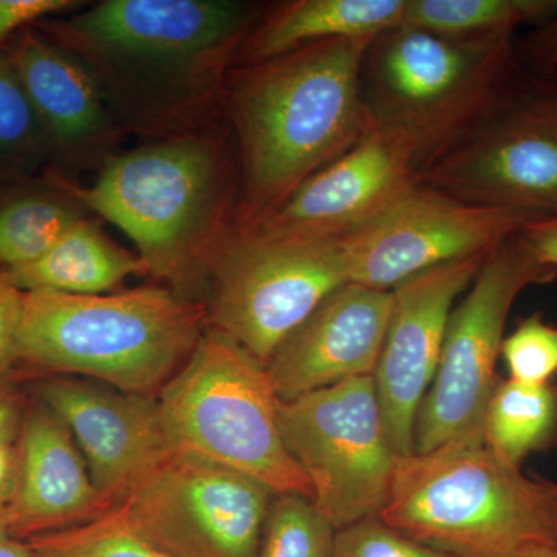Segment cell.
<instances>
[{"mask_svg":"<svg viewBox=\"0 0 557 557\" xmlns=\"http://www.w3.org/2000/svg\"><path fill=\"white\" fill-rule=\"evenodd\" d=\"M263 7L239 0H101L35 27L86 69L123 134L225 124L222 97Z\"/></svg>","mask_w":557,"mask_h":557,"instance_id":"obj_1","label":"cell"},{"mask_svg":"<svg viewBox=\"0 0 557 557\" xmlns=\"http://www.w3.org/2000/svg\"><path fill=\"white\" fill-rule=\"evenodd\" d=\"M372 40H324L231 69L222 116L239 160L236 228L265 218L372 129L361 87Z\"/></svg>","mask_w":557,"mask_h":557,"instance_id":"obj_2","label":"cell"},{"mask_svg":"<svg viewBox=\"0 0 557 557\" xmlns=\"http://www.w3.org/2000/svg\"><path fill=\"white\" fill-rule=\"evenodd\" d=\"M89 212L119 226L146 273L207 302L212 259L234 228L239 160L226 124L121 150L87 186L65 180Z\"/></svg>","mask_w":557,"mask_h":557,"instance_id":"obj_3","label":"cell"},{"mask_svg":"<svg viewBox=\"0 0 557 557\" xmlns=\"http://www.w3.org/2000/svg\"><path fill=\"white\" fill-rule=\"evenodd\" d=\"M379 519L453 557H522L557 544V485L457 440L397 458Z\"/></svg>","mask_w":557,"mask_h":557,"instance_id":"obj_4","label":"cell"},{"mask_svg":"<svg viewBox=\"0 0 557 557\" xmlns=\"http://www.w3.org/2000/svg\"><path fill=\"white\" fill-rule=\"evenodd\" d=\"M207 329V306L168 287L98 296L24 292L17 361L127 394L157 395Z\"/></svg>","mask_w":557,"mask_h":557,"instance_id":"obj_5","label":"cell"},{"mask_svg":"<svg viewBox=\"0 0 557 557\" xmlns=\"http://www.w3.org/2000/svg\"><path fill=\"white\" fill-rule=\"evenodd\" d=\"M278 403L265 366L211 327L157 394L171 454L242 472L277 496L313 500L309 479L282 438Z\"/></svg>","mask_w":557,"mask_h":557,"instance_id":"obj_6","label":"cell"},{"mask_svg":"<svg viewBox=\"0 0 557 557\" xmlns=\"http://www.w3.org/2000/svg\"><path fill=\"white\" fill-rule=\"evenodd\" d=\"M520 67L515 35L463 39L401 24L369 44L362 100L372 126L412 139L424 164L478 119Z\"/></svg>","mask_w":557,"mask_h":557,"instance_id":"obj_7","label":"cell"},{"mask_svg":"<svg viewBox=\"0 0 557 557\" xmlns=\"http://www.w3.org/2000/svg\"><path fill=\"white\" fill-rule=\"evenodd\" d=\"M418 182L469 205L557 218V75L522 65Z\"/></svg>","mask_w":557,"mask_h":557,"instance_id":"obj_8","label":"cell"},{"mask_svg":"<svg viewBox=\"0 0 557 557\" xmlns=\"http://www.w3.org/2000/svg\"><path fill=\"white\" fill-rule=\"evenodd\" d=\"M556 276L557 270L539 262L520 231L487 252L467 296L450 313L437 372L418 410L413 453L483 440L509 311L523 289Z\"/></svg>","mask_w":557,"mask_h":557,"instance_id":"obj_9","label":"cell"},{"mask_svg":"<svg viewBox=\"0 0 557 557\" xmlns=\"http://www.w3.org/2000/svg\"><path fill=\"white\" fill-rule=\"evenodd\" d=\"M348 284L338 240H284L230 231L209 269L208 327L225 333L260 364Z\"/></svg>","mask_w":557,"mask_h":557,"instance_id":"obj_10","label":"cell"},{"mask_svg":"<svg viewBox=\"0 0 557 557\" xmlns=\"http://www.w3.org/2000/svg\"><path fill=\"white\" fill-rule=\"evenodd\" d=\"M288 453L309 479L313 504L335 531L379 518L398 453L373 376H358L278 403Z\"/></svg>","mask_w":557,"mask_h":557,"instance_id":"obj_11","label":"cell"},{"mask_svg":"<svg viewBox=\"0 0 557 557\" xmlns=\"http://www.w3.org/2000/svg\"><path fill=\"white\" fill-rule=\"evenodd\" d=\"M271 494L242 472L170 454L123 505L168 557H258Z\"/></svg>","mask_w":557,"mask_h":557,"instance_id":"obj_12","label":"cell"},{"mask_svg":"<svg viewBox=\"0 0 557 557\" xmlns=\"http://www.w3.org/2000/svg\"><path fill=\"white\" fill-rule=\"evenodd\" d=\"M539 219L485 208L413 183L364 226L338 240L347 282L391 292L418 273L491 251Z\"/></svg>","mask_w":557,"mask_h":557,"instance_id":"obj_13","label":"cell"},{"mask_svg":"<svg viewBox=\"0 0 557 557\" xmlns=\"http://www.w3.org/2000/svg\"><path fill=\"white\" fill-rule=\"evenodd\" d=\"M416 143L372 127L339 159L302 183L287 200L248 228L284 240H341L364 226L418 182Z\"/></svg>","mask_w":557,"mask_h":557,"instance_id":"obj_14","label":"cell"},{"mask_svg":"<svg viewBox=\"0 0 557 557\" xmlns=\"http://www.w3.org/2000/svg\"><path fill=\"white\" fill-rule=\"evenodd\" d=\"M487 252L434 267L391 289V318L373 379L398 456L413 453L418 410L437 372L454 304Z\"/></svg>","mask_w":557,"mask_h":557,"instance_id":"obj_15","label":"cell"},{"mask_svg":"<svg viewBox=\"0 0 557 557\" xmlns=\"http://www.w3.org/2000/svg\"><path fill=\"white\" fill-rule=\"evenodd\" d=\"M39 397L69 428L98 493L112 507L126 502L171 454L157 395L57 376L40 386Z\"/></svg>","mask_w":557,"mask_h":557,"instance_id":"obj_16","label":"cell"},{"mask_svg":"<svg viewBox=\"0 0 557 557\" xmlns=\"http://www.w3.org/2000/svg\"><path fill=\"white\" fill-rule=\"evenodd\" d=\"M391 309L392 292L384 289L348 282L332 293L267 364L277 398L375 375Z\"/></svg>","mask_w":557,"mask_h":557,"instance_id":"obj_17","label":"cell"},{"mask_svg":"<svg viewBox=\"0 0 557 557\" xmlns=\"http://www.w3.org/2000/svg\"><path fill=\"white\" fill-rule=\"evenodd\" d=\"M7 53L50 152L70 170H98L124 134L86 69L32 25L17 33Z\"/></svg>","mask_w":557,"mask_h":557,"instance_id":"obj_18","label":"cell"},{"mask_svg":"<svg viewBox=\"0 0 557 557\" xmlns=\"http://www.w3.org/2000/svg\"><path fill=\"white\" fill-rule=\"evenodd\" d=\"M16 490L7 512L21 541L100 518L112 505L98 493L69 428L42 401L25 413L17 437Z\"/></svg>","mask_w":557,"mask_h":557,"instance_id":"obj_19","label":"cell"},{"mask_svg":"<svg viewBox=\"0 0 557 557\" xmlns=\"http://www.w3.org/2000/svg\"><path fill=\"white\" fill-rule=\"evenodd\" d=\"M406 0H292L263 7L237 51L255 64L332 39H375L405 20Z\"/></svg>","mask_w":557,"mask_h":557,"instance_id":"obj_20","label":"cell"},{"mask_svg":"<svg viewBox=\"0 0 557 557\" xmlns=\"http://www.w3.org/2000/svg\"><path fill=\"white\" fill-rule=\"evenodd\" d=\"M21 292L109 295L127 277L146 273L137 252L120 247L97 220L83 218L30 265L3 271Z\"/></svg>","mask_w":557,"mask_h":557,"instance_id":"obj_21","label":"cell"},{"mask_svg":"<svg viewBox=\"0 0 557 557\" xmlns=\"http://www.w3.org/2000/svg\"><path fill=\"white\" fill-rule=\"evenodd\" d=\"M47 188L21 189L0 199V270L30 265L49 252L87 209L65 178Z\"/></svg>","mask_w":557,"mask_h":557,"instance_id":"obj_22","label":"cell"},{"mask_svg":"<svg viewBox=\"0 0 557 557\" xmlns=\"http://www.w3.org/2000/svg\"><path fill=\"white\" fill-rule=\"evenodd\" d=\"M483 442L512 467L557 445V387L504 381L483 417Z\"/></svg>","mask_w":557,"mask_h":557,"instance_id":"obj_23","label":"cell"},{"mask_svg":"<svg viewBox=\"0 0 557 557\" xmlns=\"http://www.w3.org/2000/svg\"><path fill=\"white\" fill-rule=\"evenodd\" d=\"M557 17V0H406L403 24L480 39L511 36L523 25L542 27Z\"/></svg>","mask_w":557,"mask_h":557,"instance_id":"obj_24","label":"cell"},{"mask_svg":"<svg viewBox=\"0 0 557 557\" xmlns=\"http://www.w3.org/2000/svg\"><path fill=\"white\" fill-rule=\"evenodd\" d=\"M27 542L35 557H168L139 536L123 504L89 522Z\"/></svg>","mask_w":557,"mask_h":557,"instance_id":"obj_25","label":"cell"},{"mask_svg":"<svg viewBox=\"0 0 557 557\" xmlns=\"http://www.w3.org/2000/svg\"><path fill=\"white\" fill-rule=\"evenodd\" d=\"M335 534L313 500L285 494L270 507L258 557H330Z\"/></svg>","mask_w":557,"mask_h":557,"instance_id":"obj_26","label":"cell"},{"mask_svg":"<svg viewBox=\"0 0 557 557\" xmlns=\"http://www.w3.org/2000/svg\"><path fill=\"white\" fill-rule=\"evenodd\" d=\"M50 152L16 70L7 50H0V159L21 161Z\"/></svg>","mask_w":557,"mask_h":557,"instance_id":"obj_27","label":"cell"},{"mask_svg":"<svg viewBox=\"0 0 557 557\" xmlns=\"http://www.w3.org/2000/svg\"><path fill=\"white\" fill-rule=\"evenodd\" d=\"M502 357L509 380L525 384H548L557 375V325L534 313L502 343Z\"/></svg>","mask_w":557,"mask_h":557,"instance_id":"obj_28","label":"cell"},{"mask_svg":"<svg viewBox=\"0 0 557 557\" xmlns=\"http://www.w3.org/2000/svg\"><path fill=\"white\" fill-rule=\"evenodd\" d=\"M330 557H453L418 544L379 518L336 531Z\"/></svg>","mask_w":557,"mask_h":557,"instance_id":"obj_29","label":"cell"},{"mask_svg":"<svg viewBox=\"0 0 557 557\" xmlns=\"http://www.w3.org/2000/svg\"><path fill=\"white\" fill-rule=\"evenodd\" d=\"M87 3L89 2L81 0H0V47L14 33H20L46 17L73 13Z\"/></svg>","mask_w":557,"mask_h":557,"instance_id":"obj_30","label":"cell"},{"mask_svg":"<svg viewBox=\"0 0 557 557\" xmlns=\"http://www.w3.org/2000/svg\"><path fill=\"white\" fill-rule=\"evenodd\" d=\"M24 309V292L14 287L0 270V376L17 362V338Z\"/></svg>","mask_w":557,"mask_h":557,"instance_id":"obj_31","label":"cell"},{"mask_svg":"<svg viewBox=\"0 0 557 557\" xmlns=\"http://www.w3.org/2000/svg\"><path fill=\"white\" fill-rule=\"evenodd\" d=\"M523 67L537 75H557V17L518 42Z\"/></svg>","mask_w":557,"mask_h":557,"instance_id":"obj_32","label":"cell"},{"mask_svg":"<svg viewBox=\"0 0 557 557\" xmlns=\"http://www.w3.org/2000/svg\"><path fill=\"white\" fill-rule=\"evenodd\" d=\"M539 262L557 270V218L534 219L520 230Z\"/></svg>","mask_w":557,"mask_h":557,"instance_id":"obj_33","label":"cell"},{"mask_svg":"<svg viewBox=\"0 0 557 557\" xmlns=\"http://www.w3.org/2000/svg\"><path fill=\"white\" fill-rule=\"evenodd\" d=\"M20 467V449L16 440L0 442V516H7L13 500Z\"/></svg>","mask_w":557,"mask_h":557,"instance_id":"obj_34","label":"cell"},{"mask_svg":"<svg viewBox=\"0 0 557 557\" xmlns=\"http://www.w3.org/2000/svg\"><path fill=\"white\" fill-rule=\"evenodd\" d=\"M22 421L20 395L10 386L7 376H0V442L20 437Z\"/></svg>","mask_w":557,"mask_h":557,"instance_id":"obj_35","label":"cell"},{"mask_svg":"<svg viewBox=\"0 0 557 557\" xmlns=\"http://www.w3.org/2000/svg\"><path fill=\"white\" fill-rule=\"evenodd\" d=\"M0 557H35L27 541L13 536L7 516H0Z\"/></svg>","mask_w":557,"mask_h":557,"instance_id":"obj_36","label":"cell"},{"mask_svg":"<svg viewBox=\"0 0 557 557\" xmlns=\"http://www.w3.org/2000/svg\"><path fill=\"white\" fill-rule=\"evenodd\" d=\"M522 557H557V544L549 547L537 548Z\"/></svg>","mask_w":557,"mask_h":557,"instance_id":"obj_37","label":"cell"}]
</instances>
